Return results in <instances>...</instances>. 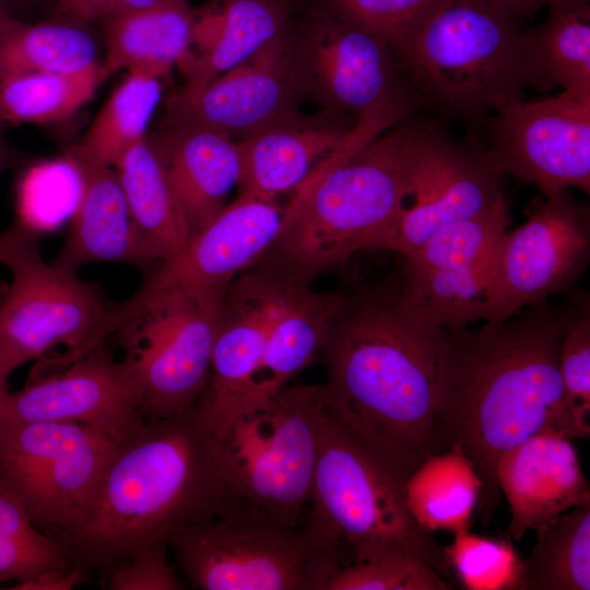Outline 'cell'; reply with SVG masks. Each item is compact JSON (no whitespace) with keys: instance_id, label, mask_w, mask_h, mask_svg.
<instances>
[{"instance_id":"cell-28","label":"cell","mask_w":590,"mask_h":590,"mask_svg":"<svg viewBox=\"0 0 590 590\" xmlns=\"http://www.w3.org/2000/svg\"><path fill=\"white\" fill-rule=\"evenodd\" d=\"M132 219L158 263L187 245L190 232L154 137L131 146L114 167Z\"/></svg>"},{"instance_id":"cell-12","label":"cell","mask_w":590,"mask_h":590,"mask_svg":"<svg viewBox=\"0 0 590 590\" xmlns=\"http://www.w3.org/2000/svg\"><path fill=\"white\" fill-rule=\"evenodd\" d=\"M119 444L86 425L0 422V476L63 543L87 519Z\"/></svg>"},{"instance_id":"cell-10","label":"cell","mask_w":590,"mask_h":590,"mask_svg":"<svg viewBox=\"0 0 590 590\" xmlns=\"http://www.w3.org/2000/svg\"><path fill=\"white\" fill-rule=\"evenodd\" d=\"M281 42L303 99L321 111L359 121L422 107L392 47L342 21L320 0L299 5Z\"/></svg>"},{"instance_id":"cell-22","label":"cell","mask_w":590,"mask_h":590,"mask_svg":"<svg viewBox=\"0 0 590 590\" xmlns=\"http://www.w3.org/2000/svg\"><path fill=\"white\" fill-rule=\"evenodd\" d=\"M356 123L324 111L308 116L296 109L237 141L238 197L275 201L295 190L319 161L349 139Z\"/></svg>"},{"instance_id":"cell-29","label":"cell","mask_w":590,"mask_h":590,"mask_svg":"<svg viewBox=\"0 0 590 590\" xmlns=\"http://www.w3.org/2000/svg\"><path fill=\"white\" fill-rule=\"evenodd\" d=\"M483 493V482L457 447L423 460L404 481L406 507L425 531L469 530Z\"/></svg>"},{"instance_id":"cell-37","label":"cell","mask_w":590,"mask_h":590,"mask_svg":"<svg viewBox=\"0 0 590 590\" xmlns=\"http://www.w3.org/2000/svg\"><path fill=\"white\" fill-rule=\"evenodd\" d=\"M558 368L565 401L579 438L590 436V300L577 291L576 306L563 337Z\"/></svg>"},{"instance_id":"cell-35","label":"cell","mask_w":590,"mask_h":590,"mask_svg":"<svg viewBox=\"0 0 590 590\" xmlns=\"http://www.w3.org/2000/svg\"><path fill=\"white\" fill-rule=\"evenodd\" d=\"M347 24L399 55L450 0H320Z\"/></svg>"},{"instance_id":"cell-7","label":"cell","mask_w":590,"mask_h":590,"mask_svg":"<svg viewBox=\"0 0 590 590\" xmlns=\"http://www.w3.org/2000/svg\"><path fill=\"white\" fill-rule=\"evenodd\" d=\"M0 266L11 274L0 286V378L61 347L38 370H61L114 335L121 303L99 285L48 263L38 233L17 220L0 235Z\"/></svg>"},{"instance_id":"cell-47","label":"cell","mask_w":590,"mask_h":590,"mask_svg":"<svg viewBox=\"0 0 590 590\" xmlns=\"http://www.w3.org/2000/svg\"><path fill=\"white\" fill-rule=\"evenodd\" d=\"M8 14V12L4 10L1 1H0V24L1 22L3 21V19L5 17V15Z\"/></svg>"},{"instance_id":"cell-31","label":"cell","mask_w":590,"mask_h":590,"mask_svg":"<svg viewBox=\"0 0 590 590\" xmlns=\"http://www.w3.org/2000/svg\"><path fill=\"white\" fill-rule=\"evenodd\" d=\"M162 79L129 71L95 116L81 142L70 152L73 164L115 167L120 157L148 135L151 117L161 99Z\"/></svg>"},{"instance_id":"cell-48","label":"cell","mask_w":590,"mask_h":590,"mask_svg":"<svg viewBox=\"0 0 590 590\" xmlns=\"http://www.w3.org/2000/svg\"><path fill=\"white\" fill-rule=\"evenodd\" d=\"M304 1H307V0H304Z\"/></svg>"},{"instance_id":"cell-16","label":"cell","mask_w":590,"mask_h":590,"mask_svg":"<svg viewBox=\"0 0 590 590\" xmlns=\"http://www.w3.org/2000/svg\"><path fill=\"white\" fill-rule=\"evenodd\" d=\"M0 422H63L95 428L117 444L145 422L138 380L103 342L66 368L35 376L22 389L5 391Z\"/></svg>"},{"instance_id":"cell-5","label":"cell","mask_w":590,"mask_h":590,"mask_svg":"<svg viewBox=\"0 0 590 590\" xmlns=\"http://www.w3.org/2000/svg\"><path fill=\"white\" fill-rule=\"evenodd\" d=\"M526 28L499 0H450L398 57L422 107L472 123L533 88Z\"/></svg>"},{"instance_id":"cell-19","label":"cell","mask_w":590,"mask_h":590,"mask_svg":"<svg viewBox=\"0 0 590 590\" xmlns=\"http://www.w3.org/2000/svg\"><path fill=\"white\" fill-rule=\"evenodd\" d=\"M274 287L271 273L252 267L233 282L222 300L208 380L197 402L211 435L255 403Z\"/></svg>"},{"instance_id":"cell-39","label":"cell","mask_w":590,"mask_h":590,"mask_svg":"<svg viewBox=\"0 0 590 590\" xmlns=\"http://www.w3.org/2000/svg\"><path fill=\"white\" fill-rule=\"evenodd\" d=\"M167 544L140 547L109 569L110 590H180L186 586L167 558Z\"/></svg>"},{"instance_id":"cell-36","label":"cell","mask_w":590,"mask_h":590,"mask_svg":"<svg viewBox=\"0 0 590 590\" xmlns=\"http://www.w3.org/2000/svg\"><path fill=\"white\" fill-rule=\"evenodd\" d=\"M442 552L460 583L469 590H517L522 558L504 540L482 536L469 530L453 534Z\"/></svg>"},{"instance_id":"cell-11","label":"cell","mask_w":590,"mask_h":590,"mask_svg":"<svg viewBox=\"0 0 590 590\" xmlns=\"http://www.w3.org/2000/svg\"><path fill=\"white\" fill-rule=\"evenodd\" d=\"M220 309L151 275L121 303L114 335L138 380L145 421L184 412L199 401Z\"/></svg>"},{"instance_id":"cell-1","label":"cell","mask_w":590,"mask_h":590,"mask_svg":"<svg viewBox=\"0 0 590 590\" xmlns=\"http://www.w3.org/2000/svg\"><path fill=\"white\" fill-rule=\"evenodd\" d=\"M563 303L528 306L500 323L444 329L435 453L459 448L482 482L484 521L499 502L498 460L547 427L579 438L558 368L577 291Z\"/></svg>"},{"instance_id":"cell-20","label":"cell","mask_w":590,"mask_h":590,"mask_svg":"<svg viewBox=\"0 0 590 590\" xmlns=\"http://www.w3.org/2000/svg\"><path fill=\"white\" fill-rule=\"evenodd\" d=\"M282 217L283 209L275 201L238 197L192 235L176 257L149 270V275L220 306L233 282L270 247Z\"/></svg>"},{"instance_id":"cell-26","label":"cell","mask_w":590,"mask_h":590,"mask_svg":"<svg viewBox=\"0 0 590 590\" xmlns=\"http://www.w3.org/2000/svg\"><path fill=\"white\" fill-rule=\"evenodd\" d=\"M272 275L275 287L262 362L256 378L255 404L288 385L322 353L344 298L342 294L315 292L306 284Z\"/></svg>"},{"instance_id":"cell-8","label":"cell","mask_w":590,"mask_h":590,"mask_svg":"<svg viewBox=\"0 0 590 590\" xmlns=\"http://www.w3.org/2000/svg\"><path fill=\"white\" fill-rule=\"evenodd\" d=\"M321 384H288L212 435L220 469L249 506L290 527L308 514Z\"/></svg>"},{"instance_id":"cell-3","label":"cell","mask_w":590,"mask_h":590,"mask_svg":"<svg viewBox=\"0 0 590 590\" xmlns=\"http://www.w3.org/2000/svg\"><path fill=\"white\" fill-rule=\"evenodd\" d=\"M420 126L411 115L385 131L378 121H358L295 189L255 266L309 285L355 252L381 249L413 194Z\"/></svg>"},{"instance_id":"cell-43","label":"cell","mask_w":590,"mask_h":590,"mask_svg":"<svg viewBox=\"0 0 590 590\" xmlns=\"http://www.w3.org/2000/svg\"><path fill=\"white\" fill-rule=\"evenodd\" d=\"M84 580V571L76 567L71 570L66 568L45 569L35 577L15 582L14 590H71Z\"/></svg>"},{"instance_id":"cell-17","label":"cell","mask_w":590,"mask_h":590,"mask_svg":"<svg viewBox=\"0 0 590 590\" xmlns=\"http://www.w3.org/2000/svg\"><path fill=\"white\" fill-rule=\"evenodd\" d=\"M500 177L485 150L421 121L414 203L404 208L381 249L404 256L441 228L484 212L504 194Z\"/></svg>"},{"instance_id":"cell-27","label":"cell","mask_w":590,"mask_h":590,"mask_svg":"<svg viewBox=\"0 0 590 590\" xmlns=\"http://www.w3.org/2000/svg\"><path fill=\"white\" fill-rule=\"evenodd\" d=\"M194 9L190 0H155L102 22L106 45L102 61L108 75L144 71L165 79L192 48Z\"/></svg>"},{"instance_id":"cell-49","label":"cell","mask_w":590,"mask_h":590,"mask_svg":"<svg viewBox=\"0 0 590 590\" xmlns=\"http://www.w3.org/2000/svg\"><path fill=\"white\" fill-rule=\"evenodd\" d=\"M590 1V0H589Z\"/></svg>"},{"instance_id":"cell-44","label":"cell","mask_w":590,"mask_h":590,"mask_svg":"<svg viewBox=\"0 0 590 590\" xmlns=\"http://www.w3.org/2000/svg\"><path fill=\"white\" fill-rule=\"evenodd\" d=\"M519 19L527 21L546 8L551 0H499Z\"/></svg>"},{"instance_id":"cell-24","label":"cell","mask_w":590,"mask_h":590,"mask_svg":"<svg viewBox=\"0 0 590 590\" xmlns=\"http://www.w3.org/2000/svg\"><path fill=\"white\" fill-rule=\"evenodd\" d=\"M154 138L191 237L220 214L226 196L238 182V142L202 127L177 122H164Z\"/></svg>"},{"instance_id":"cell-42","label":"cell","mask_w":590,"mask_h":590,"mask_svg":"<svg viewBox=\"0 0 590 590\" xmlns=\"http://www.w3.org/2000/svg\"><path fill=\"white\" fill-rule=\"evenodd\" d=\"M155 0H51L50 12L55 20L80 26L120 16Z\"/></svg>"},{"instance_id":"cell-41","label":"cell","mask_w":590,"mask_h":590,"mask_svg":"<svg viewBox=\"0 0 590 590\" xmlns=\"http://www.w3.org/2000/svg\"><path fill=\"white\" fill-rule=\"evenodd\" d=\"M67 557L44 554L0 535V582L28 580L45 569L66 568Z\"/></svg>"},{"instance_id":"cell-23","label":"cell","mask_w":590,"mask_h":590,"mask_svg":"<svg viewBox=\"0 0 590 590\" xmlns=\"http://www.w3.org/2000/svg\"><path fill=\"white\" fill-rule=\"evenodd\" d=\"M69 163L79 175L80 189L70 229L51 262L75 272L97 262L148 271L158 264L132 219L116 169Z\"/></svg>"},{"instance_id":"cell-2","label":"cell","mask_w":590,"mask_h":590,"mask_svg":"<svg viewBox=\"0 0 590 590\" xmlns=\"http://www.w3.org/2000/svg\"><path fill=\"white\" fill-rule=\"evenodd\" d=\"M442 333L400 281L344 295L322 349L326 408L404 481L435 453Z\"/></svg>"},{"instance_id":"cell-21","label":"cell","mask_w":590,"mask_h":590,"mask_svg":"<svg viewBox=\"0 0 590 590\" xmlns=\"http://www.w3.org/2000/svg\"><path fill=\"white\" fill-rule=\"evenodd\" d=\"M547 427L505 453L496 465L509 505V536L519 542L559 515L590 505L589 482L571 440Z\"/></svg>"},{"instance_id":"cell-38","label":"cell","mask_w":590,"mask_h":590,"mask_svg":"<svg viewBox=\"0 0 590 590\" xmlns=\"http://www.w3.org/2000/svg\"><path fill=\"white\" fill-rule=\"evenodd\" d=\"M452 587L425 563L379 559L340 567L323 590H448Z\"/></svg>"},{"instance_id":"cell-25","label":"cell","mask_w":590,"mask_h":590,"mask_svg":"<svg viewBox=\"0 0 590 590\" xmlns=\"http://www.w3.org/2000/svg\"><path fill=\"white\" fill-rule=\"evenodd\" d=\"M304 0H212L194 10L192 48L178 66L198 84L241 63L279 36Z\"/></svg>"},{"instance_id":"cell-46","label":"cell","mask_w":590,"mask_h":590,"mask_svg":"<svg viewBox=\"0 0 590 590\" xmlns=\"http://www.w3.org/2000/svg\"><path fill=\"white\" fill-rule=\"evenodd\" d=\"M7 381L0 378V409H1V402L3 399V396L5 393L7 389Z\"/></svg>"},{"instance_id":"cell-32","label":"cell","mask_w":590,"mask_h":590,"mask_svg":"<svg viewBox=\"0 0 590 590\" xmlns=\"http://www.w3.org/2000/svg\"><path fill=\"white\" fill-rule=\"evenodd\" d=\"M97 49L80 26L55 20L26 23L5 15L0 24V79L35 72H75L92 67Z\"/></svg>"},{"instance_id":"cell-40","label":"cell","mask_w":590,"mask_h":590,"mask_svg":"<svg viewBox=\"0 0 590 590\" xmlns=\"http://www.w3.org/2000/svg\"><path fill=\"white\" fill-rule=\"evenodd\" d=\"M0 535L30 548L59 557L69 556V547L42 533L19 494L0 476Z\"/></svg>"},{"instance_id":"cell-4","label":"cell","mask_w":590,"mask_h":590,"mask_svg":"<svg viewBox=\"0 0 590 590\" xmlns=\"http://www.w3.org/2000/svg\"><path fill=\"white\" fill-rule=\"evenodd\" d=\"M251 507L223 475L197 404L148 420L119 444L96 502L66 542L84 560L110 569L177 530Z\"/></svg>"},{"instance_id":"cell-13","label":"cell","mask_w":590,"mask_h":590,"mask_svg":"<svg viewBox=\"0 0 590 590\" xmlns=\"http://www.w3.org/2000/svg\"><path fill=\"white\" fill-rule=\"evenodd\" d=\"M590 260V208L569 189L542 196L526 223L502 236L482 308L484 323L568 293Z\"/></svg>"},{"instance_id":"cell-33","label":"cell","mask_w":590,"mask_h":590,"mask_svg":"<svg viewBox=\"0 0 590 590\" xmlns=\"http://www.w3.org/2000/svg\"><path fill=\"white\" fill-rule=\"evenodd\" d=\"M589 589L590 505L570 509L536 531L517 590Z\"/></svg>"},{"instance_id":"cell-15","label":"cell","mask_w":590,"mask_h":590,"mask_svg":"<svg viewBox=\"0 0 590 590\" xmlns=\"http://www.w3.org/2000/svg\"><path fill=\"white\" fill-rule=\"evenodd\" d=\"M509 223V203L503 194L484 212L441 228L402 256L405 304L441 329L482 320L496 250Z\"/></svg>"},{"instance_id":"cell-14","label":"cell","mask_w":590,"mask_h":590,"mask_svg":"<svg viewBox=\"0 0 590 590\" xmlns=\"http://www.w3.org/2000/svg\"><path fill=\"white\" fill-rule=\"evenodd\" d=\"M489 118L485 152L502 175L541 196L569 188L590 193V92L512 99Z\"/></svg>"},{"instance_id":"cell-45","label":"cell","mask_w":590,"mask_h":590,"mask_svg":"<svg viewBox=\"0 0 590 590\" xmlns=\"http://www.w3.org/2000/svg\"><path fill=\"white\" fill-rule=\"evenodd\" d=\"M15 163V154L4 142L3 137L0 132V174L14 166Z\"/></svg>"},{"instance_id":"cell-18","label":"cell","mask_w":590,"mask_h":590,"mask_svg":"<svg viewBox=\"0 0 590 590\" xmlns=\"http://www.w3.org/2000/svg\"><path fill=\"white\" fill-rule=\"evenodd\" d=\"M281 34L215 78L184 83L166 98L164 122L202 127L236 141L298 109L303 97L286 67Z\"/></svg>"},{"instance_id":"cell-9","label":"cell","mask_w":590,"mask_h":590,"mask_svg":"<svg viewBox=\"0 0 590 590\" xmlns=\"http://www.w3.org/2000/svg\"><path fill=\"white\" fill-rule=\"evenodd\" d=\"M178 573L200 590H323L340 547L306 523L246 507L184 527L167 540Z\"/></svg>"},{"instance_id":"cell-6","label":"cell","mask_w":590,"mask_h":590,"mask_svg":"<svg viewBox=\"0 0 590 590\" xmlns=\"http://www.w3.org/2000/svg\"><path fill=\"white\" fill-rule=\"evenodd\" d=\"M304 522L337 545L346 542L355 563L409 559L439 574L449 570L442 546L406 507L404 480L334 418L323 400Z\"/></svg>"},{"instance_id":"cell-30","label":"cell","mask_w":590,"mask_h":590,"mask_svg":"<svg viewBox=\"0 0 590 590\" xmlns=\"http://www.w3.org/2000/svg\"><path fill=\"white\" fill-rule=\"evenodd\" d=\"M546 9L526 28L533 88L590 92V1L551 0Z\"/></svg>"},{"instance_id":"cell-34","label":"cell","mask_w":590,"mask_h":590,"mask_svg":"<svg viewBox=\"0 0 590 590\" xmlns=\"http://www.w3.org/2000/svg\"><path fill=\"white\" fill-rule=\"evenodd\" d=\"M108 76L102 61L75 72H35L0 79V125L49 123L74 115Z\"/></svg>"}]
</instances>
